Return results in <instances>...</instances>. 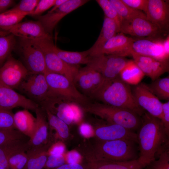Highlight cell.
Returning <instances> with one entry per match:
<instances>
[{"label":"cell","instance_id":"14","mask_svg":"<svg viewBox=\"0 0 169 169\" xmlns=\"http://www.w3.org/2000/svg\"><path fill=\"white\" fill-rule=\"evenodd\" d=\"M18 88L28 99L38 105L45 99L49 91L45 76L42 73L28 75Z\"/></svg>","mask_w":169,"mask_h":169},{"label":"cell","instance_id":"21","mask_svg":"<svg viewBox=\"0 0 169 169\" xmlns=\"http://www.w3.org/2000/svg\"><path fill=\"white\" fill-rule=\"evenodd\" d=\"M10 34L21 39L33 40L52 38L38 21H29L20 22L6 29Z\"/></svg>","mask_w":169,"mask_h":169},{"label":"cell","instance_id":"26","mask_svg":"<svg viewBox=\"0 0 169 169\" xmlns=\"http://www.w3.org/2000/svg\"><path fill=\"white\" fill-rule=\"evenodd\" d=\"M49 144L30 148L26 152L28 160L24 169H43L48 156Z\"/></svg>","mask_w":169,"mask_h":169},{"label":"cell","instance_id":"13","mask_svg":"<svg viewBox=\"0 0 169 169\" xmlns=\"http://www.w3.org/2000/svg\"><path fill=\"white\" fill-rule=\"evenodd\" d=\"M28 74L27 68L21 63L10 57L0 68V81L14 89L18 87Z\"/></svg>","mask_w":169,"mask_h":169},{"label":"cell","instance_id":"52","mask_svg":"<svg viewBox=\"0 0 169 169\" xmlns=\"http://www.w3.org/2000/svg\"><path fill=\"white\" fill-rule=\"evenodd\" d=\"M163 47L166 54L169 55V34L165 38L163 42Z\"/></svg>","mask_w":169,"mask_h":169},{"label":"cell","instance_id":"25","mask_svg":"<svg viewBox=\"0 0 169 169\" xmlns=\"http://www.w3.org/2000/svg\"><path fill=\"white\" fill-rule=\"evenodd\" d=\"M14 122L16 129L30 139L33 134L36 118L25 109L18 111L14 114Z\"/></svg>","mask_w":169,"mask_h":169},{"label":"cell","instance_id":"23","mask_svg":"<svg viewBox=\"0 0 169 169\" xmlns=\"http://www.w3.org/2000/svg\"><path fill=\"white\" fill-rule=\"evenodd\" d=\"M85 169H143L148 166L137 159L124 161L105 160H86Z\"/></svg>","mask_w":169,"mask_h":169},{"label":"cell","instance_id":"39","mask_svg":"<svg viewBox=\"0 0 169 169\" xmlns=\"http://www.w3.org/2000/svg\"><path fill=\"white\" fill-rule=\"evenodd\" d=\"M11 110L0 108V129H15Z\"/></svg>","mask_w":169,"mask_h":169},{"label":"cell","instance_id":"55","mask_svg":"<svg viewBox=\"0 0 169 169\" xmlns=\"http://www.w3.org/2000/svg\"><path fill=\"white\" fill-rule=\"evenodd\" d=\"M0 169H6L0 166Z\"/></svg>","mask_w":169,"mask_h":169},{"label":"cell","instance_id":"17","mask_svg":"<svg viewBox=\"0 0 169 169\" xmlns=\"http://www.w3.org/2000/svg\"><path fill=\"white\" fill-rule=\"evenodd\" d=\"M146 18L169 34V4L167 1L148 0L145 13Z\"/></svg>","mask_w":169,"mask_h":169},{"label":"cell","instance_id":"47","mask_svg":"<svg viewBox=\"0 0 169 169\" xmlns=\"http://www.w3.org/2000/svg\"><path fill=\"white\" fill-rule=\"evenodd\" d=\"M65 159L68 164H80L82 157L77 151H72L68 153Z\"/></svg>","mask_w":169,"mask_h":169},{"label":"cell","instance_id":"9","mask_svg":"<svg viewBox=\"0 0 169 169\" xmlns=\"http://www.w3.org/2000/svg\"><path fill=\"white\" fill-rule=\"evenodd\" d=\"M20 49L27 69L31 74H44L47 71L43 52L32 40L21 39Z\"/></svg>","mask_w":169,"mask_h":169},{"label":"cell","instance_id":"29","mask_svg":"<svg viewBox=\"0 0 169 169\" xmlns=\"http://www.w3.org/2000/svg\"><path fill=\"white\" fill-rule=\"evenodd\" d=\"M92 57L94 60L118 75L131 60L127 59L125 57L114 55L99 54Z\"/></svg>","mask_w":169,"mask_h":169},{"label":"cell","instance_id":"49","mask_svg":"<svg viewBox=\"0 0 169 169\" xmlns=\"http://www.w3.org/2000/svg\"><path fill=\"white\" fill-rule=\"evenodd\" d=\"M80 134L85 137L88 138L95 134L94 130L90 125L85 123L82 124L79 126Z\"/></svg>","mask_w":169,"mask_h":169},{"label":"cell","instance_id":"48","mask_svg":"<svg viewBox=\"0 0 169 169\" xmlns=\"http://www.w3.org/2000/svg\"><path fill=\"white\" fill-rule=\"evenodd\" d=\"M71 107L74 115L73 122H79L83 117V110L79 105L74 102L72 103Z\"/></svg>","mask_w":169,"mask_h":169},{"label":"cell","instance_id":"50","mask_svg":"<svg viewBox=\"0 0 169 169\" xmlns=\"http://www.w3.org/2000/svg\"><path fill=\"white\" fill-rule=\"evenodd\" d=\"M51 169H85L84 165L79 164H64L57 167Z\"/></svg>","mask_w":169,"mask_h":169},{"label":"cell","instance_id":"8","mask_svg":"<svg viewBox=\"0 0 169 169\" xmlns=\"http://www.w3.org/2000/svg\"><path fill=\"white\" fill-rule=\"evenodd\" d=\"M105 82L101 74L86 65L79 69L73 83L85 96L94 98Z\"/></svg>","mask_w":169,"mask_h":169},{"label":"cell","instance_id":"20","mask_svg":"<svg viewBox=\"0 0 169 169\" xmlns=\"http://www.w3.org/2000/svg\"><path fill=\"white\" fill-rule=\"evenodd\" d=\"M131 56L133 61L145 75L153 81L169 70V60H160L136 53L132 51Z\"/></svg>","mask_w":169,"mask_h":169},{"label":"cell","instance_id":"56","mask_svg":"<svg viewBox=\"0 0 169 169\" xmlns=\"http://www.w3.org/2000/svg\"><path fill=\"white\" fill-rule=\"evenodd\" d=\"M147 167V168H146V169H150L148 166Z\"/></svg>","mask_w":169,"mask_h":169},{"label":"cell","instance_id":"32","mask_svg":"<svg viewBox=\"0 0 169 169\" xmlns=\"http://www.w3.org/2000/svg\"><path fill=\"white\" fill-rule=\"evenodd\" d=\"M44 110L45 113L49 126L56 131V137L62 139L68 137L69 131L67 125L48 110Z\"/></svg>","mask_w":169,"mask_h":169},{"label":"cell","instance_id":"24","mask_svg":"<svg viewBox=\"0 0 169 169\" xmlns=\"http://www.w3.org/2000/svg\"><path fill=\"white\" fill-rule=\"evenodd\" d=\"M30 148L28 141L24 139L15 140L0 146V166L9 169L8 161L12 156L18 153L26 152Z\"/></svg>","mask_w":169,"mask_h":169},{"label":"cell","instance_id":"4","mask_svg":"<svg viewBox=\"0 0 169 169\" xmlns=\"http://www.w3.org/2000/svg\"><path fill=\"white\" fill-rule=\"evenodd\" d=\"M81 107L85 112L98 116L109 123L120 125L134 132L138 130L141 124V117L129 110L91 101Z\"/></svg>","mask_w":169,"mask_h":169},{"label":"cell","instance_id":"33","mask_svg":"<svg viewBox=\"0 0 169 169\" xmlns=\"http://www.w3.org/2000/svg\"><path fill=\"white\" fill-rule=\"evenodd\" d=\"M114 8L122 22L129 20L144 13L140 11L132 8L125 4L122 0H109Z\"/></svg>","mask_w":169,"mask_h":169},{"label":"cell","instance_id":"7","mask_svg":"<svg viewBox=\"0 0 169 169\" xmlns=\"http://www.w3.org/2000/svg\"><path fill=\"white\" fill-rule=\"evenodd\" d=\"M120 32L139 38H165L166 34L146 18L145 13L121 22Z\"/></svg>","mask_w":169,"mask_h":169},{"label":"cell","instance_id":"44","mask_svg":"<svg viewBox=\"0 0 169 169\" xmlns=\"http://www.w3.org/2000/svg\"><path fill=\"white\" fill-rule=\"evenodd\" d=\"M127 6L133 9L146 12L148 0H122Z\"/></svg>","mask_w":169,"mask_h":169},{"label":"cell","instance_id":"28","mask_svg":"<svg viewBox=\"0 0 169 169\" xmlns=\"http://www.w3.org/2000/svg\"><path fill=\"white\" fill-rule=\"evenodd\" d=\"M54 51L58 56L63 61L69 64L87 65L91 60L88 50L82 52H74L64 50L55 45Z\"/></svg>","mask_w":169,"mask_h":169},{"label":"cell","instance_id":"11","mask_svg":"<svg viewBox=\"0 0 169 169\" xmlns=\"http://www.w3.org/2000/svg\"><path fill=\"white\" fill-rule=\"evenodd\" d=\"M132 89L133 95L138 105L150 115L160 119L162 103L149 90L147 84L140 83Z\"/></svg>","mask_w":169,"mask_h":169},{"label":"cell","instance_id":"45","mask_svg":"<svg viewBox=\"0 0 169 169\" xmlns=\"http://www.w3.org/2000/svg\"><path fill=\"white\" fill-rule=\"evenodd\" d=\"M166 133L169 135V101L162 103V114L160 119Z\"/></svg>","mask_w":169,"mask_h":169},{"label":"cell","instance_id":"2","mask_svg":"<svg viewBox=\"0 0 169 169\" xmlns=\"http://www.w3.org/2000/svg\"><path fill=\"white\" fill-rule=\"evenodd\" d=\"M136 143L119 140L103 141L97 139L86 150V160H100L124 161L137 159Z\"/></svg>","mask_w":169,"mask_h":169},{"label":"cell","instance_id":"40","mask_svg":"<svg viewBox=\"0 0 169 169\" xmlns=\"http://www.w3.org/2000/svg\"><path fill=\"white\" fill-rule=\"evenodd\" d=\"M28 156L26 152L16 154L8 160L9 169H24L27 162Z\"/></svg>","mask_w":169,"mask_h":169},{"label":"cell","instance_id":"10","mask_svg":"<svg viewBox=\"0 0 169 169\" xmlns=\"http://www.w3.org/2000/svg\"><path fill=\"white\" fill-rule=\"evenodd\" d=\"M73 102L49 92L39 105L69 125L73 122L74 115L71 107Z\"/></svg>","mask_w":169,"mask_h":169},{"label":"cell","instance_id":"27","mask_svg":"<svg viewBox=\"0 0 169 169\" xmlns=\"http://www.w3.org/2000/svg\"><path fill=\"white\" fill-rule=\"evenodd\" d=\"M118 33L117 28L115 23L104 16L102 27L99 35L94 45L88 49L90 56Z\"/></svg>","mask_w":169,"mask_h":169},{"label":"cell","instance_id":"54","mask_svg":"<svg viewBox=\"0 0 169 169\" xmlns=\"http://www.w3.org/2000/svg\"><path fill=\"white\" fill-rule=\"evenodd\" d=\"M10 34V33L8 31L0 30V36L8 35Z\"/></svg>","mask_w":169,"mask_h":169},{"label":"cell","instance_id":"16","mask_svg":"<svg viewBox=\"0 0 169 169\" xmlns=\"http://www.w3.org/2000/svg\"><path fill=\"white\" fill-rule=\"evenodd\" d=\"M165 38L134 39L131 45V51L157 59L169 60V55L166 53L163 47V42Z\"/></svg>","mask_w":169,"mask_h":169},{"label":"cell","instance_id":"42","mask_svg":"<svg viewBox=\"0 0 169 169\" xmlns=\"http://www.w3.org/2000/svg\"><path fill=\"white\" fill-rule=\"evenodd\" d=\"M65 161L63 155H50L48 157L44 168H54L65 164Z\"/></svg>","mask_w":169,"mask_h":169},{"label":"cell","instance_id":"53","mask_svg":"<svg viewBox=\"0 0 169 169\" xmlns=\"http://www.w3.org/2000/svg\"><path fill=\"white\" fill-rule=\"evenodd\" d=\"M67 1V0H56L52 8L49 11L52 12L56 9Z\"/></svg>","mask_w":169,"mask_h":169},{"label":"cell","instance_id":"3","mask_svg":"<svg viewBox=\"0 0 169 169\" xmlns=\"http://www.w3.org/2000/svg\"><path fill=\"white\" fill-rule=\"evenodd\" d=\"M95 98L105 104L131 110L140 116L145 112L136 102L130 85L119 75L103 85Z\"/></svg>","mask_w":169,"mask_h":169},{"label":"cell","instance_id":"51","mask_svg":"<svg viewBox=\"0 0 169 169\" xmlns=\"http://www.w3.org/2000/svg\"><path fill=\"white\" fill-rule=\"evenodd\" d=\"M14 1L12 0H0V13L4 12L12 6Z\"/></svg>","mask_w":169,"mask_h":169},{"label":"cell","instance_id":"34","mask_svg":"<svg viewBox=\"0 0 169 169\" xmlns=\"http://www.w3.org/2000/svg\"><path fill=\"white\" fill-rule=\"evenodd\" d=\"M27 14L13 12L9 10L0 13V29L5 31L8 28L20 22Z\"/></svg>","mask_w":169,"mask_h":169},{"label":"cell","instance_id":"36","mask_svg":"<svg viewBox=\"0 0 169 169\" xmlns=\"http://www.w3.org/2000/svg\"><path fill=\"white\" fill-rule=\"evenodd\" d=\"M96 1L103 11L105 16L115 23L117 26L118 33H119L121 20L109 0H96Z\"/></svg>","mask_w":169,"mask_h":169},{"label":"cell","instance_id":"19","mask_svg":"<svg viewBox=\"0 0 169 169\" xmlns=\"http://www.w3.org/2000/svg\"><path fill=\"white\" fill-rule=\"evenodd\" d=\"M134 40V39L127 37L123 33H118L94 52L91 56L99 54L131 56V45Z\"/></svg>","mask_w":169,"mask_h":169},{"label":"cell","instance_id":"41","mask_svg":"<svg viewBox=\"0 0 169 169\" xmlns=\"http://www.w3.org/2000/svg\"><path fill=\"white\" fill-rule=\"evenodd\" d=\"M157 160H154L148 166L150 169H169V150H166L159 156Z\"/></svg>","mask_w":169,"mask_h":169},{"label":"cell","instance_id":"38","mask_svg":"<svg viewBox=\"0 0 169 169\" xmlns=\"http://www.w3.org/2000/svg\"><path fill=\"white\" fill-rule=\"evenodd\" d=\"M25 136L16 129H0V146L12 141L24 139Z\"/></svg>","mask_w":169,"mask_h":169},{"label":"cell","instance_id":"35","mask_svg":"<svg viewBox=\"0 0 169 169\" xmlns=\"http://www.w3.org/2000/svg\"><path fill=\"white\" fill-rule=\"evenodd\" d=\"M14 36L10 33L0 36V65L8 56L14 46Z\"/></svg>","mask_w":169,"mask_h":169},{"label":"cell","instance_id":"15","mask_svg":"<svg viewBox=\"0 0 169 169\" xmlns=\"http://www.w3.org/2000/svg\"><path fill=\"white\" fill-rule=\"evenodd\" d=\"M89 1L87 0H67L56 9L43 15L36 16L45 31L51 34L60 20L66 15Z\"/></svg>","mask_w":169,"mask_h":169},{"label":"cell","instance_id":"6","mask_svg":"<svg viewBox=\"0 0 169 169\" xmlns=\"http://www.w3.org/2000/svg\"><path fill=\"white\" fill-rule=\"evenodd\" d=\"M44 74L49 92L76 103L80 106L90 101L89 98L79 92L73 82L64 76L48 71Z\"/></svg>","mask_w":169,"mask_h":169},{"label":"cell","instance_id":"46","mask_svg":"<svg viewBox=\"0 0 169 169\" xmlns=\"http://www.w3.org/2000/svg\"><path fill=\"white\" fill-rule=\"evenodd\" d=\"M65 149V146L63 143L60 141H58L52 144L48 149L47 154L48 156L63 155Z\"/></svg>","mask_w":169,"mask_h":169},{"label":"cell","instance_id":"12","mask_svg":"<svg viewBox=\"0 0 169 169\" xmlns=\"http://www.w3.org/2000/svg\"><path fill=\"white\" fill-rule=\"evenodd\" d=\"M98 122L94 130L97 139L103 141L125 140L137 143V133L135 132L102 119Z\"/></svg>","mask_w":169,"mask_h":169},{"label":"cell","instance_id":"43","mask_svg":"<svg viewBox=\"0 0 169 169\" xmlns=\"http://www.w3.org/2000/svg\"><path fill=\"white\" fill-rule=\"evenodd\" d=\"M56 0H39L31 15L38 16L47 10L54 5Z\"/></svg>","mask_w":169,"mask_h":169},{"label":"cell","instance_id":"18","mask_svg":"<svg viewBox=\"0 0 169 169\" xmlns=\"http://www.w3.org/2000/svg\"><path fill=\"white\" fill-rule=\"evenodd\" d=\"M38 104L20 94L0 81V108L11 110L18 107L35 111Z\"/></svg>","mask_w":169,"mask_h":169},{"label":"cell","instance_id":"22","mask_svg":"<svg viewBox=\"0 0 169 169\" xmlns=\"http://www.w3.org/2000/svg\"><path fill=\"white\" fill-rule=\"evenodd\" d=\"M35 111L36 117L34 131L28 141L30 148L46 145L48 138L49 125L44 110L38 106Z\"/></svg>","mask_w":169,"mask_h":169},{"label":"cell","instance_id":"1","mask_svg":"<svg viewBox=\"0 0 169 169\" xmlns=\"http://www.w3.org/2000/svg\"><path fill=\"white\" fill-rule=\"evenodd\" d=\"M137 134L140 155L138 159L147 166L164 151L169 149V136L160 119L146 112L141 116Z\"/></svg>","mask_w":169,"mask_h":169},{"label":"cell","instance_id":"30","mask_svg":"<svg viewBox=\"0 0 169 169\" xmlns=\"http://www.w3.org/2000/svg\"><path fill=\"white\" fill-rule=\"evenodd\" d=\"M145 75L133 60H131L119 74L120 78L125 83L135 85L140 83Z\"/></svg>","mask_w":169,"mask_h":169},{"label":"cell","instance_id":"37","mask_svg":"<svg viewBox=\"0 0 169 169\" xmlns=\"http://www.w3.org/2000/svg\"><path fill=\"white\" fill-rule=\"evenodd\" d=\"M38 0H22L15 6L9 10L13 12L32 14L38 1Z\"/></svg>","mask_w":169,"mask_h":169},{"label":"cell","instance_id":"5","mask_svg":"<svg viewBox=\"0 0 169 169\" xmlns=\"http://www.w3.org/2000/svg\"><path fill=\"white\" fill-rule=\"evenodd\" d=\"M32 40L40 48L43 52L47 71L63 75L73 82L79 69V66L67 63L58 56L54 51L55 45L52 38Z\"/></svg>","mask_w":169,"mask_h":169},{"label":"cell","instance_id":"31","mask_svg":"<svg viewBox=\"0 0 169 169\" xmlns=\"http://www.w3.org/2000/svg\"><path fill=\"white\" fill-rule=\"evenodd\" d=\"M147 85L149 90L159 100H169V77L158 78Z\"/></svg>","mask_w":169,"mask_h":169}]
</instances>
